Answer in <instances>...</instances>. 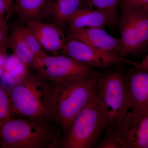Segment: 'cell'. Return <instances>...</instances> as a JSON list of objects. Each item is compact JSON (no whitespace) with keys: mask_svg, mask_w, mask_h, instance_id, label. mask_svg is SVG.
I'll return each instance as SVG.
<instances>
[{"mask_svg":"<svg viewBox=\"0 0 148 148\" xmlns=\"http://www.w3.org/2000/svg\"><path fill=\"white\" fill-rule=\"evenodd\" d=\"M118 23V14L98 10L81 7L68 21L69 28L113 27Z\"/></svg>","mask_w":148,"mask_h":148,"instance_id":"cell-13","label":"cell"},{"mask_svg":"<svg viewBox=\"0 0 148 148\" xmlns=\"http://www.w3.org/2000/svg\"><path fill=\"white\" fill-rule=\"evenodd\" d=\"M84 0H50L42 13H47L52 23L63 29L69 19L81 8Z\"/></svg>","mask_w":148,"mask_h":148,"instance_id":"cell-14","label":"cell"},{"mask_svg":"<svg viewBox=\"0 0 148 148\" xmlns=\"http://www.w3.org/2000/svg\"><path fill=\"white\" fill-rule=\"evenodd\" d=\"M8 47L13 51L14 54L31 70L36 60L34 54L22 37L18 26L12 30L9 36Z\"/></svg>","mask_w":148,"mask_h":148,"instance_id":"cell-15","label":"cell"},{"mask_svg":"<svg viewBox=\"0 0 148 148\" xmlns=\"http://www.w3.org/2000/svg\"><path fill=\"white\" fill-rule=\"evenodd\" d=\"M7 47L0 48V79L2 78L4 73L5 64L7 59Z\"/></svg>","mask_w":148,"mask_h":148,"instance_id":"cell-25","label":"cell"},{"mask_svg":"<svg viewBox=\"0 0 148 148\" xmlns=\"http://www.w3.org/2000/svg\"><path fill=\"white\" fill-rule=\"evenodd\" d=\"M120 9H148V0H121Z\"/></svg>","mask_w":148,"mask_h":148,"instance_id":"cell-22","label":"cell"},{"mask_svg":"<svg viewBox=\"0 0 148 148\" xmlns=\"http://www.w3.org/2000/svg\"><path fill=\"white\" fill-rule=\"evenodd\" d=\"M109 125L108 116L95 92L91 101L75 118L68 131L62 135L60 148L95 147Z\"/></svg>","mask_w":148,"mask_h":148,"instance_id":"cell-3","label":"cell"},{"mask_svg":"<svg viewBox=\"0 0 148 148\" xmlns=\"http://www.w3.org/2000/svg\"><path fill=\"white\" fill-rule=\"evenodd\" d=\"M12 7L7 0H0V23H5V16L6 13L10 10Z\"/></svg>","mask_w":148,"mask_h":148,"instance_id":"cell-24","label":"cell"},{"mask_svg":"<svg viewBox=\"0 0 148 148\" xmlns=\"http://www.w3.org/2000/svg\"><path fill=\"white\" fill-rule=\"evenodd\" d=\"M18 27L24 40L34 54L36 59L47 53L43 49L34 33L27 26H18Z\"/></svg>","mask_w":148,"mask_h":148,"instance_id":"cell-18","label":"cell"},{"mask_svg":"<svg viewBox=\"0 0 148 148\" xmlns=\"http://www.w3.org/2000/svg\"><path fill=\"white\" fill-rule=\"evenodd\" d=\"M7 1L9 2L10 3L12 4V0H7Z\"/></svg>","mask_w":148,"mask_h":148,"instance_id":"cell-27","label":"cell"},{"mask_svg":"<svg viewBox=\"0 0 148 148\" xmlns=\"http://www.w3.org/2000/svg\"><path fill=\"white\" fill-rule=\"evenodd\" d=\"M61 52L95 69H108L122 63L134 64L113 52L92 47L69 37Z\"/></svg>","mask_w":148,"mask_h":148,"instance_id":"cell-8","label":"cell"},{"mask_svg":"<svg viewBox=\"0 0 148 148\" xmlns=\"http://www.w3.org/2000/svg\"><path fill=\"white\" fill-rule=\"evenodd\" d=\"M8 29L5 22L0 23V48L8 47Z\"/></svg>","mask_w":148,"mask_h":148,"instance_id":"cell-23","label":"cell"},{"mask_svg":"<svg viewBox=\"0 0 148 148\" xmlns=\"http://www.w3.org/2000/svg\"><path fill=\"white\" fill-rule=\"evenodd\" d=\"M59 86L30 71L9 92L12 117L54 121Z\"/></svg>","mask_w":148,"mask_h":148,"instance_id":"cell-1","label":"cell"},{"mask_svg":"<svg viewBox=\"0 0 148 148\" xmlns=\"http://www.w3.org/2000/svg\"><path fill=\"white\" fill-rule=\"evenodd\" d=\"M30 71V69L16 56L14 54L10 56H8L5 64L2 78L3 77L13 81L16 84L23 79Z\"/></svg>","mask_w":148,"mask_h":148,"instance_id":"cell-17","label":"cell"},{"mask_svg":"<svg viewBox=\"0 0 148 148\" xmlns=\"http://www.w3.org/2000/svg\"><path fill=\"white\" fill-rule=\"evenodd\" d=\"M62 136L54 121L11 117L0 125V148H58Z\"/></svg>","mask_w":148,"mask_h":148,"instance_id":"cell-2","label":"cell"},{"mask_svg":"<svg viewBox=\"0 0 148 148\" xmlns=\"http://www.w3.org/2000/svg\"><path fill=\"white\" fill-rule=\"evenodd\" d=\"M106 135L95 147L99 148H125L124 145L112 127L107 129Z\"/></svg>","mask_w":148,"mask_h":148,"instance_id":"cell-21","label":"cell"},{"mask_svg":"<svg viewBox=\"0 0 148 148\" xmlns=\"http://www.w3.org/2000/svg\"><path fill=\"white\" fill-rule=\"evenodd\" d=\"M110 127L125 148H148V112L138 113L129 111L121 121Z\"/></svg>","mask_w":148,"mask_h":148,"instance_id":"cell-9","label":"cell"},{"mask_svg":"<svg viewBox=\"0 0 148 148\" xmlns=\"http://www.w3.org/2000/svg\"><path fill=\"white\" fill-rule=\"evenodd\" d=\"M100 75L98 73L59 86L53 121L61 128L62 135L95 95Z\"/></svg>","mask_w":148,"mask_h":148,"instance_id":"cell-4","label":"cell"},{"mask_svg":"<svg viewBox=\"0 0 148 148\" xmlns=\"http://www.w3.org/2000/svg\"><path fill=\"white\" fill-rule=\"evenodd\" d=\"M50 0H16L14 11L27 21L37 20Z\"/></svg>","mask_w":148,"mask_h":148,"instance_id":"cell-16","label":"cell"},{"mask_svg":"<svg viewBox=\"0 0 148 148\" xmlns=\"http://www.w3.org/2000/svg\"><path fill=\"white\" fill-rule=\"evenodd\" d=\"M32 69L58 86L98 73L95 68L63 55H45L36 59Z\"/></svg>","mask_w":148,"mask_h":148,"instance_id":"cell-6","label":"cell"},{"mask_svg":"<svg viewBox=\"0 0 148 148\" xmlns=\"http://www.w3.org/2000/svg\"><path fill=\"white\" fill-rule=\"evenodd\" d=\"M95 92L108 116V127L121 121L130 109L129 94L125 73L116 70L100 74Z\"/></svg>","mask_w":148,"mask_h":148,"instance_id":"cell-5","label":"cell"},{"mask_svg":"<svg viewBox=\"0 0 148 148\" xmlns=\"http://www.w3.org/2000/svg\"><path fill=\"white\" fill-rule=\"evenodd\" d=\"M27 26L34 33L46 52L56 53L64 48L66 38L63 29L58 25L31 20L27 21Z\"/></svg>","mask_w":148,"mask_h":148,"instance_id":"cell-12","label":"cell"},{"mask_svg":"<svg viewBox=\"0 0 148 148\" xmlns=\"http://www.w3.org/2000/svg\"><path fill=\"white\" fill-rule=\"evenodd\" d=\"M121 2V0H84L81 7L118 14Z\"/></svg>","mask_w":148,"mask_h":148,"instance_id":"cell-19","label":"cell"},{"mask_svg":"<svg viewBox=\"0 0 148 148\" xmlns=\"http://www.w3.org/2000/svg\"><path fill=\"white\" fill-rule=\"evenodd\" d=\"M12 117L9 92L0 85V125Z\"/></svg>","mask_w":148,"mask_h":148,"instance_id":"cell-20","label":"cell"},{"mask_svg":"<svg viewBox=\"0 0 148 148\" xmlns=\"http://www.w3.org/2000/svg\"><path fill=\"white\" fill-rule=\"evenodd\" d=\"M125 75L129 94V111L138 113L147 112L148 69L139 64Z\"/></svg>","mask_w":148,"mask_h":148,"instance_id":"cell-10","label":"cell"},{"mask_svg":"<svg viewBox=\"0 0 148 148\" xmlns=\"http://www.w3.org/2000/svg\"><path fill=\"white\" fill-rule=\"evenodd\" d=\"M140 66L143 68L148 69V53L143 58L142 62L140 64Z\"/></svg>","mask_w":148,"mask_h":148,"instance_id":"cell-26","label":"cell"},{"mask_svg":"<svg viewBox=\"0 0 148 148\" xmlns=\"http://www.w3.org/2000/svg\"><path fill=\"white\" fill-rule=\"evenodd\" d=\"M69 38L78 40L92 47L113 52L121 56L122 44L120 39L112 36L105 29L69 28Z\"/></svg>","mask_w":148,"mask_h":148,"instance_id":"cell-11","label":"cell"},{"mask_svg":"<svg viewBox=\"0 0 148 148\" xmlns=\"http://www.w3.org/2000/svg\"><path fill=\"white\" fill-rule=\"evenodd\" d=\"M118 19L122 49L120 56H136L148 50V9H121Z\"/></svg>","mask_w":148,"mask_h":148,"instance_id":"cell-7","label":"cell"}]
</instances>
